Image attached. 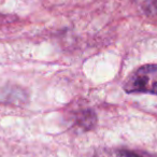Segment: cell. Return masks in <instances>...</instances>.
Here are the masks:
<instances>
[{"instance_id": "obj_1", "label": "cell", "mask_w": 157, "mask_h": 157, "mask_svg": "<svg viewBox=\"0 0 157 157\" xmlns=\"http://www.w3.org/2000/svg\"><path fill=\"white\" fill-rule=\"evenodd\" d=\"M157 88V65H144L138 68L125 82L124 90L128 94L148 93L154 95Z\"/></svg>"}, {"instance_id": "obj_2", "label": "cell", "mask_w": 157, "mask_h": 157, "mask_svg": "<svg viewBox=\"0 0 157 157\" xmlns=\"http://www.w3.org/2000/svg\"><path fill=\"white\" fill-rule=\"evenodd\" d=\"M73 125L78 129L83 130H90L95 127L97 123V116L93 110L83 109L74 112L73 118H72Z\"/></svg>"}, {"instance_id": "obj_3", "label": "cell", "mask_w": 157, "mask_h": 157, "mask_svg": "<svg viewBox=\"0 0 157 157\" xmlns=\"http://www.w3.org/2000/svg\"><path fill=\"white\" fill-rule=\"evenodd\" d=\"M94 157H142L127 150L120 148H101L95 153Z\"/></svg>"}, {"instance_id": "obj_4", "label": "cell", "mask_w": 157, "mask_h": 157, "mask_svg": "<svg viewBox=\"0 0 157 157\" xmlns=\"http://www.w3.org/2000/svg\"><path fill=\"white\" fill-rule=\"evenodd\" d=\"M139 9L148 16L157 15V0H135Z\"/></svg>"}, {"instance_id": "obj_5", "label": "cell", "mask_w": 157, "mask_h": 157, "mask_svg": "<svg viewBox=\"0 0 157 157\" xmlns=\"http://www.w3.org/2000/svg\"><path fill=\"white\" fill-rule=\"evenodd\" d=\"M154 95H157V88H156V90H155V93H154Z\"/></svg>"}]
</instances>
